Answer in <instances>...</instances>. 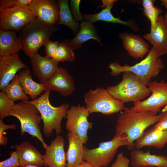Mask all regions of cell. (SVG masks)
<instances>
[{
    "label": "cell",
    "instance_id": "cell-1",
    "mask_svg": "<svg viewBox=\"0 0 167 167\" xmlns=\"http://www.w3.org/2000/svg\"><path fill=\"white\" fill-rule=\"evenodd\" d=\"M164 116V113L154 115L148 112H136L125 107L117 120L115 134L125 135L128 140L127 148L132 151L135 148V141L143 136L148 127L158 122Z\"/></svg>",
    "mask_w": 167,
    "mask_h": 167
},
{
    "label": "cell",
    "instance_id": "cell-2",
    "mask_svg": "<svg viewBox=\"0 0 167 167\" xmlns=\"http://www.w3.org/2000/svg\"><path fill=\"white\" fill-rule=\"evenodd\" d=\"M161 56L152 47L146 58L134 65L125 64L122 66L115 62L110 63L108 67L111 70L110 74L112 76H117L125 71L131 72L136 75L142 84L148 87L151 79L158 76L164 67Z\"/></svg>",
    "mask_w": 167,
    "mask_h": 167
},
{
    "label": "cell",
    "instance_id": "cell-3",
    "mask_svg": "<svg viewBox=\"0 0 167 167\" xmlns=\"http://www.w3.org/2000/svg\"><path fill=\"white\" fill-rule=\"evenodd\" d=\"M50 93V91L46 89L36 100L25 101L34 105L38 109L43 122V132L47 137L52 136L54 130L57 135L62 132V121L63 118H66L69 107L68 103H63L57 107L53 106L49 101Z\"/></svg>",
    "mask_w": 167,
    "mask_h": 167
},
{
    "label": "cell",
    "instance_id": "cell-4",
    "mask_svg": "<svg viewBox=\"0 0 167 167\" xmlns=\"http://www.w3.org/2000/svg\"><path fill=\"white\" fill-rule=\"evenodd\" d=\"M58 29L48 25L37 17L29 22L19 32L18 37L25 54L30 58Z\"/></svg>",
    "mask_w": 167,
    "mask_h": 167
},
{
    "label": "cell",
    "instance_id": "cell-5",
    "mask_svg": "<svg viewBox=\"0 0 167 167\" xmlns=\"http://www.w3.org/2000/svg\"><path fill=\"white\" fill-rule=\"evenodd\" d=\"M121 81L115 86H109L106 89L113 97L123 103H135L142 101L151 93L148 87L140 81L134 73L129 71L122 73Z\"/></svg>",
    "mask_w": 167,
    "mask_h": 167
},
{
    "label": "cell",
    "instance_id": "cell-6",
    "mask_svg": "<svg viewBox=\"0 0 167 167\" xmlns=\"http://www.w3.org/2000/svg\"><path fill=\"white\" fill-rule=\"evenodd\" d=\"M10 116L19 120L22 135L27 133L36 138L45 149L46 148L48 145L44 141L40 126L42 120L41 116L35 106L25 101L18 103L11 112Z\"/></svg>",
    "mask_w": 167,
    "mask_h": 167
},
{
    "label": "cell",
    "instance_id": "cell-7",
    "mask_svg": "<svg viewBox=\"0 0 167 167\" xmlns=\"http://www.w3.org/2000/svg\"><path fill=\"white\" fill-rule=\"evenodd\" d=\"M127 137L124 134L116 135L109 141L100 143L98 147L91 149L84 146L83 160L95 167H105L109 165L119 147L127 146Z\"/></svg>",
    "mask_w": 167,
    "mask_h": 167
},
{
    "label": "cell",
    "instance_id": "cell-8",
    "mask_svg": "<svg viewBox=\"0 0 167 167\" xmlns=\"http://www.w3.org/2000/svg\"><path fill=\"white\" fill-rule=\"evenodd\" d=\"M85 107L89 113L99 112L110 115L122 111L124 104L112 96L107 90L97 87L84 95Z\"/></svg>",
    "mask_w": 167,
    "mask_h": 167
},
{
    "label": "cell",
    "instance_id": "cell-9",
    "mask_svg": "<svg viewBox=\"0 0 167 167\" xmlns=\"http://www.w3.org/2000/svg\"><path fill=\"white\" fill-rule=\"evenodd\" d=\"M148 87L151 96L144 100L134 103L130 108L135 111L148 112L156 115L162 108L167 106V81H151Z\"/></svg>",
    "mask_w": 167,
    "mask_h": 167
},
{
    "label": "cell",
    "instance_id": "cell-10",
    "mask_svg": "<svg viewBox=\"0 0 167 167\" xmlns=\"http://www.w3.org/2000/svg\"><path fill=\"white\" fill-rule=\"evenodd\" d=\"M89 114L85 106L80 104L71 106L66 113V129L69 133L76 135L84 144L87 143V132L92 128L93 125L88 120Z\"/></svg>",
    "mask_w": 167,
    "mask_h": 167
},
{
    "label": "cell",
    "instance_id": "cell-11",
    "mask_svg": "<svg viewBox=\"0 0 167 167\" xmlns=\"http://www.w3.org/2000/svg\"><path fill=\"white\" fill-rule=\"evenodd\" d=\"M36 17L28 7L0 8V29L19 32Z\"/></svg>",
    "mask_w": 167,
    "mask_h": 167
},
{
    "label": "cell",
    "instance_id": "cell-12",
    "mask_svg": "<svg viewBox=\"0 0 167 167\" xmlns=\"http://www.w3.org/2000/svg\"><path fill=\"white\" fill-rule=\"evenodd\" d=\"M39 20L50 26H55L59 18L58 1L53 0H33L28 6Z\"/></svg>",
    "mask_w": 167,
    "mask_h": 167
},
{
    "label": "cell",
    "instance_id": "cell-13",
    "mask_svg": "<svg viewBox=\"0 0 167 167\" xmlns=\"http://www.w3.org/2000/svg\"><path fill=\"white\" fill-rule=\"evenodd\" d=\"M44 84L46 89L59 92L64 96L71 95L75 88L72 77L62 67H58Z\"/></svg>",
    "mask_w": 167,
    "mask_h": 167
},
{
    "label": "cell",
    "instance_id": "cell-14",
    "mask_svg": "<svg viewBox=\"0 0 167 167\" xmlns=\"http://www.w3.org/2000/svg\"><path fill=\"white\" fill-rule=\"evenodd\" d=\"M28 67L20 60L19 54H15L0 57V89L3 90L13 79L17 72Z\"/></svg>",
    "mask_w": 167,
    "mask_h": 167
},
{
    "label": "cell",
    "instance_id": "cell-15",
    "mask_svg": "<svg viewBox=\"0 0 167 167\" xmlns=\"http://www.w3.org/2000/svg\"><path fill=\"white\" fill-rule=\"evenodd\" d=\"M65 140L58 135L45 149L44 156L45 165L49 167H66V153L64 150Z\"/></svg>",
    "mask_w": 167,
    "mask_h": 167
},
{
    "label": "cell",
    "instance_id": "cell-16",
    "mask_svg": "<svg viewBox=\"0 0 167 167\" xmlns=\"http://www.w3.org/2000/svg\"><path fill=\"white\" fill-rule=\"evenodd\" d=\"M117 1L116 0H103L102 4L100 7L104 8L99 12L92 14L82 13L83 19L93 23L99 21L109 23L119 24L126 26L135 31H138L139 28L136 24L131 21H124L121 20L119 17L116 18L112 14L111 10L113 3Z\"/></svg>",
    "mask_w": 167,
    "mask_h": 167
},
{
    "label": "cell",
    "instance_id": "cell-17",
    "mask_svg": "<svg viewBox=\"0 0 167 167\" xmlns=\"http://www.w3.org/2000/svg\"><path fill=\"white\" fill-rule=\"evenodd\" d=\"M30 58L34 74L43 84L58 67V62L45 56L43 57L38 52L35 53Z\"/></svg>",
    "mask_w": 167,
    "mask_h": 167
},
{
    "label": "cell",
    "instance_id": "cell-18",
    "mask_svg": "<svg viewBox=\"0 0 167 167\" xmlns=\"http://www.w3.org/2000/svg\"><path fill=\"white\" fill-rule=\"evenodd\" d=\"M11 148H14L18 155L20 166L33 165L41 167L45 165L44 156L30 142L24 141Z\"/></svg>",
    "mask_w": 167,
    "mask_h": 167
},
{
    "label": "cell",
    "instance_id": "cell-19",
    "mask_svg": "<svg viewBox=\"0 0 167 167\" xmlns=\"http://www.w3.org/2000/svg\"><path fill=\"white\" fill-rule=\"evenodd\" d=\"M123 47L135 59L143 57L149 51L148 44L139 35L124 32L119 34Z\"/></svg>",
    "mask_w": 167,
    "mask_h": 167
},
{
    "label": "cell",
    "instance_id": "cell-20",
    "mask_svg": "<svg viewBox=\"0 0 167 167\" xmlns=\"http://www.w3.org/2000/svg\"><path fill=\"white\" fill-rule=\"evenodd\" d=\"M130 155L133 167H167V156L151 154L149 150L144 152L134 149Z\"/></svg>",
    "mask_w": 167,
    "mask_h": 167
},
{
    "label": "cell",
    "instance_id": "cell-21",
    "mask_svg": "<svg viewBox=\"0 0 167 167\" xmlns=\"http://www.w3.org/2000/svg\"><path fill=\"white\" fill-rule=\"evenodd\" d=\"M143 37L153 45L161 56L167 54V26L162 15L158 18L153 30L145 34Z\"/></svg>",
    "mask_w": 167,
    "mask_h": 167
},
{
    "label": "cell",
    "instance_id": "cell-22",
    "mask_svg": "<svg viewBox=\"0 0 167 167\" xmlns=\"http://www.w3.org/2000/svg\"><path fill=\"white\" fill-rule=\"evenodd\" d=\"M91 39L96 40L103 46L101 38L97 33L96 27L93 23L88 21H83L80 24L78 33L75 37L69 40V44L73 50H77L82 48L85 42Z\"/></svg>",
    "mask_w": 167,
    "mask_h": 167
},
{
    "label": "cell",
    "instance_id": "cell-23",
    "mask_svg": "<svg viewBox=\"0 0 167 167\" xmlns=\"http://www.w3.org/2000/svg\"><path fill=\"white\" fill-rule=\"evenodd\" d=\"M68 147L66 153V167H75L84 161V143L77 136L73 133L67 134Z\"/></svg>",
    "mask_w": 167,
    "mask_h": 167
},
{
    "label": "cell",
    "instance_id": "cell-24",
    "mask_svg": "<svg viewBox=\"0 0 167 167\" xmlns=\"http://www.w3.org/2000/svg\"><path fill=\"white\" fill-rule=\"evenodd\" d=\"M167 143V130L160 131L153 128L144 132L135 142V148L140 149L144 146H152L158 149L163 148Z\"/></svg>",
    "mask_w": 167,
    "mask_h": 167
},
{
    "label": "cell",
    "instance_id": "cell-25",
    "mask_svg": "<svg viewBox=\"0 0 167 167\" xmlns=\"http://www.w3.org/2000/svg\"><path fill=\"white\" fill-rule=\"evenodd\" d=\"M14 31H5L0 29V56L11 55L22 49L20 40Z\"/></svg>",
    "mask_w": 167,
    "mask_h": 167
},
{
    "label": "cell",
    "instance_id": "cell-26",
    "mask_svg": "<svg viewBox=\"0 0 167 167\" xmlns=\"http://www.w3.org/2000/svg\"><path fill=\"white\" fill-rule=\"evenodd\" d=\"M18 75L20 83L25 93L29 95L32 100L37 98L38 96L46 90L44 84L37 83L32 79L29 68L20 71Z\"/></svg>",
    "mask_w": 167,
    "mask_h": 167
},
{
    "label": "cell",
    "instance_id": "cell-27",
    "mask_svg": "<svg viewBox=\"0 0 167 167\" xmlns=\"http://www.w3.org/2000/svg\"><path fill=\"white\" fill-rule=\"evenodd\" d=\"M59 7V18L56 25L63 24L69 28L74 35H76L80 29V24L74 19L69 6L68 0L58 1Z\"/></svg>",
    "mask_w": 167,
    "mask_h": 167
},
{
    "label": "cell",
    "instance_id": "cell-28",
    "mask_svg": "<svg viewBox=\"0 0 167 167\" xmlns=\"http://www.w3.org/2000/svg\"><path fill=\"white\" fill-rule=\"evenodd\" d=\"M2 91L5 92L7 96L14 101H28L29 97L25 93L19 79V75L16 74L10 83Z\"/></svg>",
    "mask_w": 167,
    "mask_h": 167
},
{
    "label": "cell",
    "instance_id": "cell-29",
    "mask_svg": "<svg viewBox=\"0 0 167 167\" xmlns=\"http://www.w3.org/2000/svg\"><path fill=\"white\" fill-rule=\"evenodd\" d=\"M155 1L143 0L142 1L143 13L150 22V32L153 30L157 20L162 12L161 9L154 6Z\"/></svg>",
    "mask_w": 167,
    "mask_h": 167
},
{
    "label": "cell",
    "instance_id": "cell-30",
    "mask_svg": "<svg viewBox=\"0 0 167 167\" xmlns=\"http://www.w3.org/2000/svg\"><path fill=\"white\" fill-rule=\"evenodd\" d=\"M69 40L64 39L59 43L56 54L53 59L58 62H72L75 59L73 50L69 44Z\"/></svg>",
    "mask_w": 167,
    "mask_h": 167
},
{
    "label": "cell",
    "instance_id": "cell-31",
    "mask_svg": "<svg viewBox=\"0 0 167 167\" xmlns=\"http://www.w3.org/2000/svg\"><path fill=\"white\" fill-rule=\"evenodd\" d=\"M15 101L2 91L0 92V119L2 120L6 117L11 116V112L15 107Z\"/></svg>",
    "mask_w": 167,
    "mask_h": 167
},
{
    "label": "cell",
    "instance_id": "cell-32",
    "mask_svg": "<svg viewBox=\"0 0 167 167\" xmlns=\"http://www.w3.org/2000/svg\"><path fill=\"white\" fill-rule=\"evenodd\" d=\"M33 0H1L0 8L28 7Z\"/></svg>",
    "mask_w": 167,
    "mask_h": 167
},
{
    "label": "cell",
    "instance_id": "cell-33",
    "mask_svg": "<svg viewBox=\"0 0 167 167\" xmlns=\"http://www.w3.org/2000/svg\"><path fill=\"white\" fill-rule=\"evenodd\" d=\"M10 154V157L0 162V167L20 166L19 156L16 151H12Z\"/></svg>",
    "mask_w": 167,
    "mask_h": 167
},
{
    "label": "cell",
    "instance_id": "cell-34",
    "mask_svg": "<svg viewBox=\"0 0 167 167\" xmlns=\"http://www.w3.org/2000/svg\"><path fill=\"white\" fill-rule=\"evenodd\" d=\"M59 43L48 40L44 43L45 56L53 59L56 53Z\"/></svg>",
    "mask_w": 167,
    "mask_h": 167
},
{
    "label": "cell",
    "instance_id": "cell-35",
    "mask_svg": "<svg viewBox=\"0 0 167 167\" xmlns=\"http://www.w3.org/2000/svg\"><path fill=\"white\" fill-rule=\"evenodd\" d=\"M81 1L80 0H71L70 1V5L71 12L75 20L78 23L83 21L79 9V5Z\"/></svg>",
    "mask_w": 167,
    "mask_h": 167
},
{
    "label": "cell",
    "instance_id": "cell-36",
    "mask_svg": "<svg viewBox=\"0 0 167 167\" xmlns=\"http://www.w3.org/2000/svg\"><path fill=\"white\" fill-rule=\"evenodd\" d=\"M130 162L129 160L121 152L118 155L116 159L110 167H129Z\"/></svg>",
    "mask_w": 167,
    "mask_h": 167
},
{
    "label": "cell",
    "instance_id": "cell-37",
    "mask_svg": "<svg viewBox=\"0 0 167 167\" xmlns=\"http://www.w3.org/2000/svg\"><path fill=\"white\" fill-rule=\"evenodd\" d=\"M153 128L160 131L167 130V116L164 115Z\"/></svg>",
    "mask_w": 167,
    "mask_h": 167
},
{
    "label": "cell",
    "instance_id": "cell-38",
    "mask_svg": "<svg viewBox=\"0 0 167 167\" xmlns=\"http://www.w3.org/2000/svg\"><path fill=\"white\" fill-rule=\"evenodd\" d=\"M11 129L16 130V125L14 123L11 124H5L3 122V120L0 119V131H5L6 130Z\"/></svg>",
    "mask_w": 167,
    "mask_h": 167
},
{
    "label": "cell",
    "instance_id": "cell-39",
    "mask_svg": "<svg viewBox=\"0 0 167 167\" xmlns=\"http://www.w3.org/2000/svg\"><path fill=\"white\" fill-rule=\"evenodd\" d=\"M75 167H95L90 163L84 161L80 164Z\"/></svg>",
    "mask_w": 167,
    "mask_h": 167
},
{
    "label": "cell",
    "instance_id": "cell-40",
    "mask_svg": "<svg viewBox=\"0 0 167 167\" xmlns=\"http://www.w3.org/2000/svg\"><path fill=\"white\" fill-rule=\"evenodd\" d=\"M161 4L164 6L167 10V0H160ZM164 20L167 26V12L163 16Z\"/></svg>",
    "mask_w": 167,
    "mask_h": 167
},
{
    "label": "cell",
    "instance_id": "cell-41",
    "mask_svg": "<svg viewBox=\"0 0 167 167\" xmlns=\"http://www.w3.org/2000/svg\"><path fill=\"white\" fill-rule=\"evenodd\" d=\"M162 113H164V115L167 116V107L165 108L162 110Z\"/></svg>",
    "mask_w": 167,
    "mask_h": 167
},
{
    "label": "cell",
    "instance_id": "cell-42",
    "mask_svg": "<svg viewBox=\"0 0 167 167\" xmlns=\"http://www.w3.org/2000/svg\"><path fill=\"white\" fill-rule=\"evenodd\" d=\"M18 167H22L19 166ZM24 167H38L36 166H35V165H29L26 166Z\"/></svg>",
    "mask_w": 167,
    "mask_h": 167
}]
</instances>
